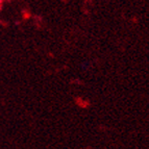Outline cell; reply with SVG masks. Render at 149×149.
Wrapping results in <instances>:
<instances>
[{
    "mask_svg": "<svg viewBox=\"0 0 149 149\" xmlns=\"http://www.w3.org/2000/svg\"><path fill=\"white\" fill-rule=\"evenodd\" d=\"M1 5H2V1L0 0V8H1Z\"/></svg>",
    "mask_w": 149,
    "mask_h": 149,
    "instance_id": "6da1fadb",
    "label": "cell"
}]
</instances>
